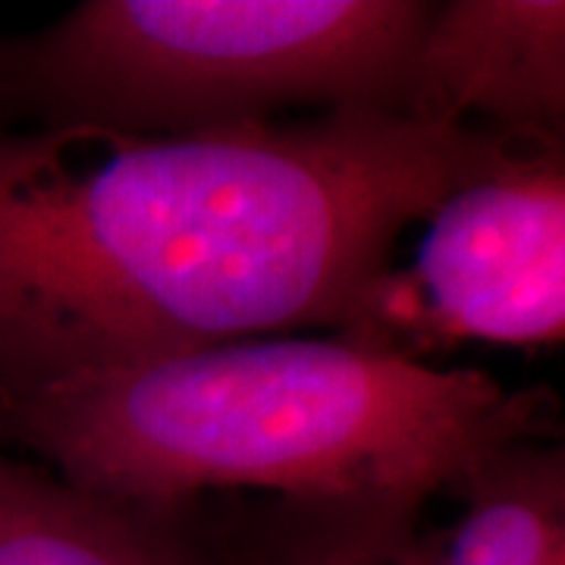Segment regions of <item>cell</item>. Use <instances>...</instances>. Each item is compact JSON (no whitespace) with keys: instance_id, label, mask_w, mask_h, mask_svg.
<instances>
[{"instance_id":"obj_1","label":"cell","mask_w":565,"mask_h":565,"mask_svg":"<svg viewBox=\"0 0 565 565\" xmlns=\"http://www.w3.org/2000/svg\"><path fill=\"white\" fill-rule=\"evenodd\" d=\"M522 141L396 110L185 136L0 126V386L330 323Z\"/></svg>"},{"instance_id":"obj_2","label":"cell","mask_w":565,"mask_h":565,"mask_svg":"<svg viewBox=\"0 0 565 565\" xmlns=\"http://www.w3.org/2000/svg\"><path fill=\"white\" fill-rule=\"evenodd\" d=\"M544 427L531 393L345 337L274 333L0 386V444L82 490L158 512L207 490L427 503Z\"/></svg>"},{"instance_id":"obj_3","label":"cell","mask_w":565,"mask_h":565,"mask_svg":"<svg viewBox=\"0 0 565 565\" xmlns=\"http://www.w3.org/2000/svg\"><path fill=\"white\" fill-rule=\"evenodd\" d=\"M427 13L418 0H88L0 35V126L185 136L289 107L405 114Z\"/></svg>"},{"instance_id":"obj_4","label":"cell","mask_w":565,"mask_h":565,"mask_svg":"<svg viewBox=\"0 0 565 565\" xmlns=\"http://www.w3.org/2000/svg\"><path fill=\"white\" fill-rule=\"evenodd\" d=\"M422 223L412 262L386 267L340 337L415 362L459 343H563V145L515 148Z\"/></svg>"},{"instance_id":"obj_5","label":"cell","mask_w":565,"mask_h":565,"mask_svg":"<svg viewBox=\"0 0 565 565\" xmlns=\"http://www.w3.org/2000/svg\"><path fill=\"white\" fill-rule=\"evenodd\" d=\"M415 120L522 145H563L565 7L559 0L430 3L405 85Z\"/></svg>"},{"instance_id":"obj_6","label":"cell","mask_w":565,"mask_h":565,"mask_svg":"<svg viewBox=\"0 0 565 565\" xmlns=\"http://www.w3.org/2000/svg\"><path fill=\"white\" fill-rule=\"evenodd\" d=\"M0 565H223L182 512L120 503L0 444Z\"/></svg>"},{"instance_id":"obj_7","label":"cell","mask_w":565,"mask_h":565,"mask_svg":"<svg viewBox=\"0 0 565 565\" xmlns=\"http://www.w3.org/2000/svg\"><path fill=\"white\" fill-rule=\"evenodd\" d=\"M456 497L444 531L418 527L381 565H565L563 449L515 444L484 462Z\"/></svg>"},{"instance_id":"obj_8","label":"cell","mask_w":565,"mask_h":565,"mask_svg":"<svg viewBox=\"0 0 565 565\" xmlns=\"http://www.w3.org/2000/svg\"><path fill=\"white\" fill-rule=\"evenodd\" d=\"M424 500L282 503L262 534L223 565H381L418 527Z\"/></svg>"}]
</instances>
